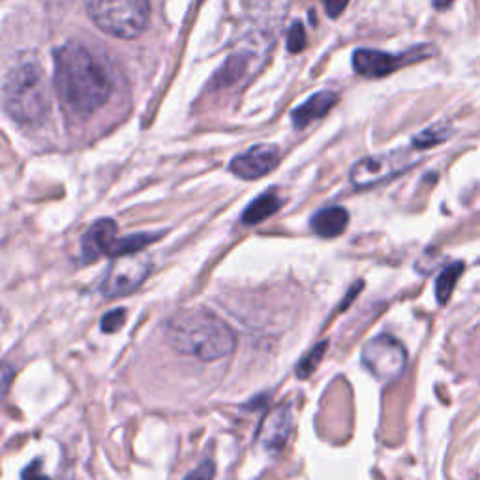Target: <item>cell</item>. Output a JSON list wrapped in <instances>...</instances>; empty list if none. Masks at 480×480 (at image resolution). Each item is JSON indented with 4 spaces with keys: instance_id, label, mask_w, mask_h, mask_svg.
Returning a JSON list of instances; mask_svg holds the SVG:
<instances>
[{
    "instance_id": "1",
    "label": "cell",
    "mask_w": 480,
    "mask_h": 480,
    "mask_svg": "<svg viewBox=\"0 0 480 480\" xmlns=\"http://www.w3.org/2000/svg\"><path fill=\"white\" fill-rule=\"evenodd\" d=\"M55 91L66 111L89 117L108 103L113 77L100 55L70 41L55 53Z\"/></svg>"
},
{
    "instance_id": "2",
    "label": "cell",
    "mask_w": 480,
    "mask_h": 480,
    "mask_svg": "<svg viewBox=\"0 0 480 480\" xmlns=\"http://www.w3.org/2000/svg\"><path fill=\"white\" fill-rule=\"evenodd\" d=\"M167 344L186 357L211 362L229 357L237 347V334L214 311L190 308L175 314L165 327Z\"/></svg>"
},
{
    "instance_id": "3",
    "label": "cell",
    "mask_w": 480,
    "mask_h": 480,
    "mask_svg": "<svg viewBox=\"0 0 480 480\" xmlns=\"http://www.w3.org/2000/svg\"><path fill=\"white\" fill-rule=\"evenodd\" d=\"M4 109L19 122L32 127L49 111V91L46 74L34 57H21L4 79Z\"/></svg>"
},
{
    "instance_id": "4",
    "label": "cell",
    "mask_w": 480,
    "mask_h": 480,
    "mask_svg": "<svg viewBox=\"0 0 480 480\" xmlns=\"http://www.w3.org/2000/svg\"><path fill=\"white\" fill-rule=\"evenodd\" d=\"M94 25L109 36L135 39L151 23L149 0H85Z\"/></svg>"
},
{
    "instance_id": "5",
    "label": "cell",
    "mask_w": 480,
    "mask_h": 480,
    "mask_svg": "<svg viewBox=\"0 0 480 480\" xmlns=\"http://www.w3.org/2000/svg\"><path fill=\"white\" fill-rule=\"evenodd\" d=\"M416 161H419V156L406 149L368 156L351 167L349 180L354 188H359V190L361 188H371L411 170Z\"/></svg>"
},
{
    "instance_id": "6",
    "label": "cell",
    "mask_w": 480,
    "mask_h": 480,
    "mask_svg": "<svg viewBox=\"0 0 480 480\" xmlns=\"http://www.w3.org/2000/svg\"><path fill=\"white\" fill-rule=\"evenodd\" d=\"M407 362L406 347L388 334L370 340L362 349L364 368L381 381L400 378Z\"/></svg>"
},
{
    "instance_id": "7",
    "label": "cell",
    "mask_w": 480,
    "mask_h": 480,
    "mask_svg": "<svg viewBox=\"0 0 480 480\" xmlns=\"http://www.w3.org/2000/svg\"><path fill=\"white\" fill-rule=\"evenodd\" d=\"M432 48H416L402 55H390L378 49H357L353 53V68L362 77L380 79L390 75L406 65H411V62H419L426 57H432Z\"/></svg>"
},
{
    "instance_id": "8",
    "label": "cell",
    "mask_w": 480,
    "mask_h": 480,
    "mask_svg": "<svg viewBox=\"0 0 480 480\" xmlns=\"http://www.w3.org/2000/svg\"><path fill=\"white\" fill-rule=\"evenodd\" d=\"M151 275V263L147 257L130 254L117 257L109 266V273L101 284V293L106 297H124L134 293Z\"/></svg>"
},
{
    "instance_id": "9",
    "label": "cell",
    "mask_w": 480,
    "mask_h": 480,
    "mask_svg": "<svg viewBox=\"0 0 480 480\" xmlns=\"http://www.w3.org/2000/svg\"><path fill=\"white\" fill-rule=\"evenodd\" d=\"M282 160V153L276 144H256L246 153L235 156L229 163V171L244 180H256L276 170Z\"/></svg>"
},
{
    "instance_id": "10",
    "label": "cell",
    "mask_w": 480,
    "mask_h": 480,
    "mask_svg": "<svg viewBox=\"0 0 480 480\" xmlns=\"http://www.w3.org/2000/svg\"><path fill=\"white\" fill-rule=\"evenodd\" d=\"M117 223L109 218L94 222L81 239V254L85 261H94L101 256H111L117 244Z\"/></svg>"
},
{
    "instance_id": "11",
    "label": "cell",
    "mask_w": 480,
    "mask_h": 480,
    "mask_svg": "<svg viewBox=\"0 0 480 480\" xmlns=\"http://www.w3.org/2000/svg\"><path fill=\"white\" fill-rule=\"evenodd\" d=\"M338 103V94L336 92H330V91H321L314 96H310L302 106L295 108L293 113H291V120L297 128H304L308 127L310 122H314L321 117H325L334 106Z\"/></svg>"
},
{
    "instance_id": "12",
    "label": "cell",
    "mask_w": 480,
    "mask_h": 480,
    "mask_svg": "<svg viewBox=\"0 0 480 480\" xmlns=\"http://www.w3.org/2000/svg\"><path fill=\"white\" fill-rule=\"evenodd\" d=\"M347 223H349V214L342 206L321 208V211L311 218V229H314L316 235L323 239L340 237L345 231Z\"/></svg>"
},
{
    "instance_id": "13",
    "label": "cell",
    "mask_w": 480,
    "mask_h": 480,
    "mask_svg": "<svg viewBox=\"0 0 480 480\" xmlns=\"http://www.w3.org/2000/svg\"><path fill=\"white\" fill-rule=\"evenodd\" d=\"M280 208H282V199L276 194L273 192L263 194L246 206V211L242 213V222L248 225L261 223L266 218L275 216Z\"/></svg>"
},
{
    "instance_id": "14",
    "label": "cell",
    "mask_w": 480,
    "mask_h": 480,
    "mask_svg": "<svg viewBox=\"0 0 480 480\" xmlns=\"http://www.w3.org/2000/svg\"><path fill=\"white\" fill-rule=\"evenodd\" d=\"M289 409H278L275 415H270L265 428H263V441L266 443V447L270 449H280L284 445V441L287 440V430H289Z\"/></svg>"
},
{
    "instance_id": "15",
    "label": "cell",
    "mask_w": 480,
    "mask_h": 480,
    "mask_svg": "<svg viewBox=\"0 0 480 480\" xmlns=\"http://www.w3.org/2000/svg\"><path fill=\"white\" fill-rule=\"evenodd\" d=\"M464 273V265L462 263H454L450 266H447L443 273L440 275V278H437L435 282V295H437V301H440L441 304L449 302L452 291L458 284V278L462 276Z\"/></svg>"
},
{
    "instance_id": "16",
    "label": "cell",
    "mask_w": 480,
    "mask_h": 480,
    "mask_svg": "<svg viewBox=\"0 0 480 480\" xmlns=\"http://www.w3.org/2000/svg\"><path fill=\"white\" fill-rule=\"evenodd\" d=\"M452 134H454V130H452V127H449V124H435V127H430L428 130H424L423 134L415 137L413 149L424 151V149L435 147V144L447 141Z\"/></svg>"
},
{
    "instance_id": "17",
    "label": "cell",
    "mask_w": 480,
    "mask_h": 480,
    "mask_svg": "<svg viewBox=\"0 0 480 480\" xmlns=\"http://www.w3.org/2000/svg\"><path fill=\"white\" fill-rule=\"evenodd\" d=\"M306 48V32L301 23H295L287 32V49L291 53H299Z\"/></svg>"
},
{
    "instance_id": "18",
    "label": "cell",
    "mask_w": 480,
    "mask_h": 480,
    "mask_svg": "<svg viewBox=\"0 0 480 480\" xmlns=\"http://www.w3.org/2000/svg\"><path fill=\"white\" fill-rule=\"evenodd\" d=\"M124 321H127V310L124 308L111 310L109 314H106L101 319V330L103 332H117L124 325Z\"/></svg>"
},
{
    "instance_id": "19",
    "label": "cell",
    "mask_w": 480,
    "mask_h": 480,
    "mask_svg": "<svg viewBox=\"0 0 480 480\" xmlns=\"http://www.w3.org/2000/svg\"><path fill=\"white\" fill-rule=\"evenodd\" d=\"M216 467L211 460H205L199 467H196L190 475H186L184 480H213Z\"/></svg>"
},
{
    "instance_id": "20",
    "label": "cell",
    "mask_w": 480,
    "mask_h": 480,
    "mask_svg": "<svg viewBox=\"0 0 480 480\" xmlns=\"http://www.w3.org/2000/svg\"><path fill=\"white\" fill-rule=\"evenodd\" d=\"M323 4H325V10H327L328 17L336 19L345 12L349 0H323Z\"/></svg>"
},
{
    "instance_id": "21",
    "label": "cell",
    "mask_w": 480,
    "mask_h": 480,
    "mask_svg": "<svg viewBox=\"0 0 480 480\" xmlns=\"http://www.w3.org/2000/svg\"><path fill=\"white\" fill-rule=\"evenodd\" d=\"M323 351H325V344H323V345H321V347L318 349V353H316V359H319V357H321V353H323ZM308 364H310V370H311V368H314V362H311V361H310V362H302V366H299V373L302 371V373L306 375V370H308Z\"/></svg>"
},
{
    "instance_id": "22",
    "label": "cell",
    "mask_w": 480,
    "mask_h": 480,
    "mask_svg": "<svg viewBox=\"0 0 480 480\" xmlns=\"http://www.w3.org/2000/svg\"><path fill=\"white\" fill-rule=\"evenodd\" d=\"M450 3V0H433V4L437 6V8H441V6H447Z\"/></svg>"
}]
</instances>
